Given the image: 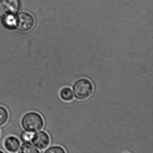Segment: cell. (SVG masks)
Segmentation results:
<instances>
[{
	"instance_id": "cell-14",
	"label": "cell",
	"mask_w": 153,
	"mask_h": 153,
	"mask_svg": "<svg viewBox=\"0 0 153 153\" xmlns=\"http://www.w3.org/2000/svg\"><path fill=\"white\" fill-rule=\"evenodd\" d=\"M0 135H1V131H0Z\"/></svg>"
},
{
	"instance_id": "cell-9",
	"label": "cell",
	"mask_w": 153,
	"mask_h": 153,
	"mask_svg": "<svg viewBox=\"0 0 153 153\" xmlns=\"http://www.w3.org/2000/svg\"><path fill=\"white\" fill-rule=\"evenodd\" d=\"M3 23L6 27L13 28L16 27V16L10 15L3 18Z\"/></svg>"
},
{
	"instance_id": "cell-8",
	"label": "cell",
	"mask_w": 153,
	"mask_h": 153,
	"mask_svg": "<svg viewBox=\"0 0 153 153\" xmlns=\"http://www.w3.org/2000/svg\"><path fill=\"white\" fill-rule=\"evenodd\" d=\"M19 152L20 153H40L38 149L29 141L22 144Z\"/></svg>"
},
{
	"instance_id": "cell-5",
	"label": "cell",
	"mask_w": 153,
	"mask_h": 153,
	"mask_svg": "<svg viewBox=\"0 0 153 153\" xmlns=\"http://www.w3.org/2000/svg\"><path fill=\"white\" fill-rule=\"evenodd\" d=\"M31 140L36 147L40 150H43L49 146L51 138L47 132L41 131L33 134Z\"/></svg>"
},
{
	"instance_id": "cell-2",
	"label": "cell",
	"mask_w": 153,
	"mask_h": 153,
	"mask_svg": "<svg viewBox=\"0 0 153 153\" xmlns=\"http://www.w3.org/2000/svg\"><path fill=\"white\" fill-rule=\"evenodd\" d=\"M73 91L76 99L79 101H84L89 98L93 94L94 85L87 79H80L74 83Z\"/></svg>"
},
{
	"instance_id": "cell-4",
	"label": "cell",
	"mask_w": 153,
	"mask_h": 153,
	"mask_svg": "<svg viewBox=\"0 0 153 153\" xmlns=\"http://www.w3.org/2000/svg\"><path fill=\"white\" fill-rule=\"evenodd\" d=\"M20 8L19 0H1L0 1V17L16 16Z\"/></svg>"
},
{
	"instance_id": "cell-3",
	"label": "cell",
	"mask_w": 153,
	"mask_h": 153,
	"mask_svg": "<svg viewBox=\"0 0 153 153\" xmlns=\"http://www.w3.org/2000/svg\"><path fill=\"white\" fill-rule=\"evenodd\" d=\"M35 25V20L29 13L22 12L16 17V27L22 33L30 32Z\"/></svg>"
},
{
	"instance_id": "cell-7",
	"label": "cell",
	"mask_w": 153,
	"mask_h": 153,
	"mask_svg": "<svg viewBox=\"0 0 153 153\" xmlns=\"http://www.w3.org/2000/svg\"><path fill=\"white\" fill-rule=\"evenodd\" d=\"M59 94L61 98L65 102H70L74 98L73 92L71 88L69 87L62 88Z\"/></svg>"
},
{
	"instance_id": "cell-12",
	"label": "cell",
	"mask_w": 153,
	"mask_h": 153,
	"mask_svg": "<svg viewBox=\"0 0 153 153\" xmlns=\"http://www.w3.org/2000/svg\"><path fill=\"white\" fill-rule=\"evenodd\" d=\"M33 136V133L26 131L23 132L22 133L21 137L22 140L25 141V142H27V141H30L32 140Z\"/></svg>"
},
{
	"instance_id": "cell-6",
	"label": "cell",
	"mask_w": 153,
	"mask_h": 153,
	"mask_svg": "<svg viewBox=\"0 0 153 153\" xmlns=\"http://www.w3.org/2000/svg\"><path fill=\"white\" fill-rule=\"evenodd\" d=\"M4 146L7 151L15 153L20 148V141L16 137L10 136L5 140Z\"/></svg>"
},
{
	"instance_id": "cell-1",
	"label": "cell",
	"mask_w": 153,
	"mask_h": 153,
	"mask_svg": "<svg viewBox=\"0 0 153 153\" xmlns=\"http://www.w3.org/2000/svg\"><path fill=\"white\" fill-rule=\"evenodd\" d=\"M23 128L28 132H37L44 127L43 118L39 114L35 112L27 113L23 116L21 120Z\"/></svg>"
},
{
	"instance_id": "cell-11",
	"label": "cell",
	"mask_w": 153,
	"mask_h": 153,
	"mask_svg": "<svg viewBox=\"0 0 153 153\" xmlns=\"http://www.w3.org/2000/svg\"><path fill=\"white\" fill-rule=\"evenodd\" d=\"M45 153H65V149L59 146H54L47 149Z\"/></svg>"
},
{
	"instance_id": "cell-10",
	"label": "cell",
	"mask_w": 153,
	"mask_h": 153,
	"mask_svg": "<svg viewBox=\"0 0 153 153\" xmlns=\"http://www.w3.org/2000/svg\"><path fill=\"white\" fill-rule=\"evenodd\" d=\"M9 119V113L7 109L0 106V127L6 124Z\"/></svg>"
},
{
	"instance_id": "cell-13",
	"label": "cell",
	"mask_w": 153,
	"mask_h": 153,
	"mask_svg": "<svg viewBox=\"0 0 153 153\" xmlns=\"http://www.w3.org/2000/svg\"><path fill=\"white\" fill-rule=\"evenodd\" d=\"M3 153V152L2 151H1V150H0V153Z\"/></svg>"
}]
</instances>
